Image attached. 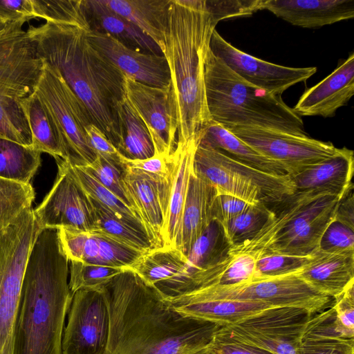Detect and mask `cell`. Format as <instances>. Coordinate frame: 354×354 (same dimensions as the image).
Wrapping results in <instances>:
<instances>
[{
	"label": "cell",
	"mask_w": 354,
	"mask_h": 354,
	"mask_svg": "<svg viewBox=\"0 0 354 354\" xmlns=\"http://www.w3.org/2000/svg\"><path fill=\"white\" fill-rule=\"evenodd\" d=\"M198 145L196 135L186 142L177 141L175 149L167 158L171 189L168 213L161 230L162 246L176 248Z\"/></svg>",
	"instance_id": "22"
},
{
	"label": "cell",
	"mask_w": 354,
	"mask_h": 354,
	"mask_svg": "<svg viewBox=\"0 0 354 354\" xmlns=\"http://www.w3.org/2000/svg\"><path fill=\"white\" fill-rule=\"evenodd\" d=\"M218 23L206 0H171L163 55L175 97L177 141L186 142L212 120L205 86V59Z\"/></svg>",
	"instance_id": "4"
},
{
	"label": "cell",
	"mask_w": 354,
	"mask_h": 354,
	"mask_svg": "<svg viewBox=\"0 0 354 354\" xmlns=\"http://www.w3.org/2000/svg\"><path fill=\"white\" fill-rule=\"evenodd\" d=\"M209 300L255 301L271 307H297L306 309L313 315L327 309L333 302L332 297L314 289L298 274L253 279L232 286H211L169 301L192 303Z\"/></svg>",
	"instance_id": "9"
},
{
	"label": "cell",
	"mask_w": 354,
	"mask_h": 354,
	"mask_svg": "<svg viewBox=\"0 0 354 354\" xmlns=\"http://www.w3.org/2000/svg\"><path fill=\"white\" fill-rule=\"evenodd\" d=\"M297 274L314 289L334 298L354 282V252L329 253L318 249Z\"/></svg>",
	"instance_id": "26"
},
{
	"label": "cell",
	"mask_w": 354,
	"mask_h": 354,
	"mask_svg": "<svg viewBox=\"0 0 354 354\" xmlns=\"http://www.w3.org/2000/svg\"><path fill=\"white\" fill-rule=\"evenodd\" d=\"M69 288L73 294L82 289H101L124 270L70 261Z\"/></svg>",
	"instance_id": "41"
},
{
	"label": "cell",
	"mask_w": 354,
	"mask_h": 354,
	"mask_svg": "<svg viewBox=\"0 0 354 354\" xmlns=\"http://www.w3.org/2000/svg\"><path fill=\"white\" fill-rule=\"evenodd\" d=\"M342 198L326 192L296 191L268 205L271 214L261 230L230 252L247 253L255 259L272 254L310 256L319 249Z\"/></svg>",
	"instance_id": "6"
},
{
	"label": "cell",
	"mask_w": 354,
	"mask_h": 354,
	"mask_svg": "<svg viewBox=\"0 0 354 354\" xmlns=\"http://www.w3.org/2000/svg\"><path fill=\"white\" fill-rule=\"evenodd\" d=\"M150 37L163 53L168 9L171 0H102Z\"/></svg>",
	"instance_id": "29"
},
{
	"label": "cell",
	"mask_w": 354,
	"mask_h": 354,
	"mask_svg": "<svg viewBox=\"0 0 354 354\" xmlns=\"http://www.w3.org/2000/svg\"><path fill=\"white\" fill-rule=\"evenodd\" d=\"M120 162L123 165L129 167L162 177H166L169 174L167 158L156 154L143 160H129L120 156Z\"/></svg>",
	"instance_id": "53"
},
{
	"label": "cell",
	"mask_w": 354,
	"mask_h": 354,
	"mask_svg": "<svg viewBox=\"0 0 354 354\" xmlns=\"http://www.w3.org/2000/svg\"><path fill=\"white\" fill-rule=\"evenodd\" d=\"M310 256L272 254L256 259L253 279H263L299 273L310 261Z\"/></svg>",
	"instance_id": "42"
},
{
	"label": "cell",
	"mask_w": 354,
	"mask_h": 354,
	"mask_svg": "<svg viewBox=\"0 0 354 354\" xmlns=\"http://www.w3.org/2000/svg\"><path fill=\"white\" fill-rule=\"evenodd\" d=\"M263 9L290 24L306 28L354 17V0H263Z\"/></svg>",
	"instance_id": "23"
},
{
	"label": "cell",
	"mask_w": 354,
	"mask_h": 354,
	"mask_svg": "<svg viewBox=\"0 0 354 354\" xmlns=\"http://www.w3.org/2000/svg\"><path fill=\"white\" fill-rule=\"evenodd\" d=\"M101 289L110 321L105 354H194L222 327L177 311L131 269Z\"/></svg>",
	"instance_id": "1"
},
{
	"label": "cell",
	"mask_w": 354,
	"mask_h": 354,
	"mask_svg": "<svg viewBox=\"0 0 354 354\" xmlns=\"http://www.w3.org/2000/svg\"><path fill=\"white\" fill-rule=\"evenodd\" d=\"M91 44L113 64L127 78L160 88L171 86L169 68L163 55L128 48L109 34L87 30Z\"/></svg>",
	"instance_id": "18"
},
{
	"label": "cell",
	"mask_w": 354,
	"mask_h": 354,
	"mask_svg": "<svg viewBox=\"0 0 354 354\" xmlns=\"http://www.w3.org/2000/svg\"><path fill=\"white\" fill-rule=\"evenodd\" d=\"M312 315L301 308H269L223 326L215 334L273 354H298L306 326Z\"/></svg>",
	"instance_id": "11"
},
{
	"label": "cell",
	"mask_w": 354,
	"mask_h": 354,
	"mask_svg": "<svg viewBox=\"0 0 354 354\" xmlns=\"http://www.w3.org/2000/svg\"><path fill=\"white\" fill-rule=\"evenodd\" d=\"M232 133L266 158L281 165L293 177L336 153L330 142L254 127H236Z\"/></svg>",
	"instance_id": "13"
},
{
	"label": "cell",
	"mask_w": 354,
	"mask_h": 354,
	"mask_svg": "<svg viewBox=\"0 0 354 354\" xmlns=\"http://www.w3.org/2000/svg\"><path fill=\"white\" fill-rule=\"evenodd\" d=\"M35 191L30 183L0 177V231L12 224L27 207H31Z\"/></svg>",
	"instance_id": "38"
},
{
	"label": "cell",
	"mask_w": 354,
	"mask_h": 354,
	"mask_svg": "<svg viewBox=\"0 0 354 354\" xmlns=\"http://www.w3.org/2000/svg\"><path fill=\"white\" fill-rule=\"evenodd\" d=\"M39 231L31 207L0 231V354H13L23 278Z\"/></svg>",
	"instance_id": "8"
},
{
	"label": "cell",
	"mask_w": 354,
	"mask_h": 354,
	"mask_svg": "<svg viewBox=\"0 0 354 354\" xmlns=\"http://www.w3.org/2000/svg\"><path fill=\"white\" fill-rule=\"evenodd\" d=\"M120 155L129 160H143L155 154L149 132L127 97L116 107Z\"/></svg>",
	"instance_id": "30"
},
{
	"label": "cell",
	"mask_w": 354,
	"mask_h": 354,
	"mask_svg": "<svg viewBox=\"0 0 354 354\" xmlns=\"http://www.w3.org/2000/svg\"><path fill=\"white\" fill-rule=\"evenodd\" d=\"M270 214L268 205L259 203L221 225L230 246L252 239L263 227Z\"/></svg>",
	"instance_id": "39"
},
{
	"label": "cell",
	"mask_w": 354,
	"mask_h": 354,
	"mask_svg": "<svg viewBox=\"0 0 354 354\" xmlns=\"http://www.w3.org/2000/svg\"><path fill=\"white\" fill-rule=\"evenodd\" d=\"M169 303L175 310L184 315L214 322L222 327L239 322L263 310L273 308L261 302L234 300Z\"/></svg>",
	"instance_id": "32"
},
{
	"label": "cell",
	"mask_w": 354,
	"mask_h": 354,
	"mask_svg": "<svg viewBox=\"0 0 354 354\" xmlns=\"http://www.w3.org/2000/svg\"><path fill=\"white\" fill-rule=\"evenodd\" d=\"M125 97L145 123L151 136L155 154L168 158L177 143V110L171 86L146 85L125 77Z\"/></svg>",
	"instance_id": "17"
},
{
	"label": "cell",
	"mask_w": 354,
	"mask_h": 354,
	"mask_svg": "<svg viewBox=\"0 0 354 354\" xmlns=\"http://www.w3.org/2000/svg\"><path fill=\"white\" fill-rule=\"evenodd\" d=\"M35 92L55 122L67 161L80 166L92 163L97 155L89 144L86 128L93 122L84 103L59 74L46 64Z\"/></svg>",
	"instance_id": "10"
},
{
	"label": "cell",
	"mask_w": 354,
	"mask_h": 354,
	"mask_svg": "<svg viewBox=\"0 0 354 354\" xmlns=\"http://www.w3.org/2000/svg\"><path fill=\"white\" fill-rule=\"evenodd\" d=\"M84 2L71 22L46 21L27 30L44 64L55 70L88 109L93 122L115 147L118 104L125 97V76L89 42Z\"/></svg>",
	"instance_id": "2"
},
{
	"label": "cell",
	"mask_w": 354,
	"mask_h": 354,
	"mask_svg": "<svg viewBox=\"0 0 354 354\" xmlns=\"http://www.w3.org/2000/svg\"><path fill=\"white\" fill-rule=\"evenodd\" d=\"M122 178L131 207L144 224L149 239L156 248L162 247L161 198L169 183V174L162 177L122 165Z\"/></svg>",
	"instance_id": "20"
},
{
	"label": "cell",
	"mask_w": 354,
	"mask_h": 354,
	"mask_svg": "<svg viewBox=\"0 0 354 354\" xmlns=\"http://www.w3.org/2000/svg\"><path fill=\"white\" fill-rule=\"evenodd\" d=\"M256 259L247 253H231L221 261L196 273L191 281L194 291L218 285L232 286L252 280Z\"/></svg>",
	"instance_id": "33"
},
{
	"label": "cell",
	"mask_w": 354,
	"mask_h": 354,
	"mask_svg": "<svg viewBox=\"0 0 354 354\" xmlns=\"http://www.w3.org/2000/svg\"><path fill=\"white\" fill-rule=\"evenodd\" d=\"M84 2L91 29L109 34L131 49L163 55L150 37L133 24L110 9L102 0H84Z\"/></svg>",
	"instance_id": "27"
},
{
	"label": "cell",
	"mask_w": 354,
	"mask_h": 354,
	"mask_svg": "<svg viewBox=\"0 0 354 354\" xmlns=\"http://www.w3.org/2000/svg\"><path fill=\"white\" fill-rule=\"evenodd\" d=\"M93 206L96 230L141 252L156 248L144 232L127 224L99 201L89 196Z\"/></svg>",
	"instance_id": "36"
},
{
	"label": "cell",
	"mask_w": 354,
	"mask_h": 354,
	"mask_svg": "<svg viewBox=\"0 0 354 354\" xmlns=\"http://www.w3.org/2000/svg\"><path fill=\"white\" fill-rule=\"evenodd\" d=\"M254 204L237 197L216 193L212 203V219L223 225L247 211Z\"/></svg>",
	"instance_id": "48"
},
{
	"label": "cell",
	"mask_w": 354,
	"mask_h": 354,
	"mask_svg": "<svg viewBox=\"0 0 354 354\" xmlns=\"http://www.w3.org/2000/svg\"><path fill=\"white\" fill-rule=\"evenodd\" d=\"M206 5L208 10L217 23L225 19L250 16L257 10H263V0H206Z\"/></svg>",
	"instance_id": "46"
},
{
	"label": "cell",
	"mask_w": 354,
	"mask_h": 354,
	"mask_svg": "<svg viewBox=\"0 0 354 354\" xmlns=\"http://www.w3.org/2000/svg\"><path fill=\"white\" fill-rule=\"evenodd\" d=\"M194 172L216 189L251 204L275 203L296 192L292 177L268 174L243 164L222 151L198 145Z\"/></svg>",
	"instance_id": "7"
},
{
	"label": "cell",
	"mask_w": 354,
	"mask_h": 354,
	"mask_svg": "<svg viewBox=\"0 0 354 354\" xmlns=\"http://www.w3.org/2000/svg\"><path fill=\"white\" fill-rule=\"evenodd\" d=\"M186 261V256L178 248L162 246L142 254L130 269L157 288L176 277Z\"/></svg>",
	"instance_id": "34"
},
{
	"label": "cell",
	"mask_w": 354,
	"mask_h": 354,
	"mask_svg": "<svg viewBox=\"0 0 354 354\" xmlns=\"http://www.w3.org/2000/svg\"><path fill=\"white\" fill-rule=\"evenodd\" d=\"M203 351L212 354H273L257 346L216 334Z\"/></svg>",
	"instance_id": "50"
},
{
	"label": "cell",
	"mask_w": 354,
	"mask_h": 354,
	"mask_svg": "<svg viewBox=\"0 0 354 354\" xmlns=\"http://www.w3.org/2000/svg\"><path fill=\"white\" fill-rule=\"evenodd\" d=\"M82 167L99 183L132 209L122 183V165H118L97 156L96 159L92 163Z\"/></svg>",
	"instance_id": "43"
},
{
	"label": "cell",
	"mask_w": 354,
	"mask_h": 354,
	"mask_svg": "<svg viewBox=\"0 0 354 354\" xmlns=\"http://www.w3.org/2000/svg\"><path fill=\"white\" fill-rule=\"evenodd\" d=\"M313 315L306 326L302 339H353L348 337L339 324L333 305Z\"/></svg>",
	"instance_id": "44"
},
{
	"label": "cell",
	"mask_w": 354,
	"mask_h": 354,
	"mask_svg": "<svg viewBox=\"0 0 354 354\" xmlns=\"http://www.w3.org/2000/svg\"><path fill=\"white\" fill-rule=\"evenodd\" d=\"M70 168L74 178L88 196L99 201L127 224L148 236L144 224L131 208L99 183L82 166L70 163Z\"/></svg>",
	"instance_id": "37"
},
{
	"label": "cell",
	"mask_w": 354,
	"mask_h": 354,
	"mask_svg": "<svg viewBox=\"0 0 354 354\" xmlns=\"http://www.w3.org/2000/svg\"><path fill=\"white\" fill-rule=\"evenodd\" d=\"M6 24H7L2 21V19L0 18V31L6 27Z\"/></svg>",
	"instance_id": "55"
},
{
	"label": "cell",
	"mask_w": 354,
	"mask_h": 354,
	"mask_svg": "<svg viewBox=\"0 0 354 354\" xmlns=\"http://www.w3.org/2000/svg\"><path fill=\"white\" fill-rule=\"evenodd\" d=\"M0 18L5 23L35 19L31 0H0Z\"/></svg>",
	"instance_id": "52"
},
{
	"label": "cell",
	"mask_w": 354,
	"mask_h": 354,
	"mask_svg": "<svg viewBox=\"0 0 354 354\" xmlns=\"http://www.w3.org/2000/svg\"><path fill=\"white\" fill-rule=\"evenodd\" d=\"M337 319L350 338L354 337V282L333 298Z\"/></svg>",
	"instance_id": "49"
},
{
	"label": "cell",
	"mask_w": 354,
	"mask_h": 354,
	"mask_svg": "<svg viewBox=\"0 0 354 354\" xmlns=\"http://www.w3.org/2000/svg\"><path fill=\"white\" fill-rule=\"evenodd\" d=\"M41 152L0 137V177L30 183L41 164Z\"/></svg>",
	"instance_id": "35"
},
{
	"label": "cell",
	"mask_w": 354,
	"mask_h": 354,
	"mask_svg": "<svg viewBox=\"0 0 354 354\" xmlns=\"http://www.w3.org/2000/svg\"><path fill=\"white\" fill-rule=\"evenodd\" d=\"M353 151L338 149L325 159L292 177L296 191L326 192L343 198L353 189Z\"/></svg>",
	"instance_id": "24"
},
{
	"label": "cell",
	"mask_w": 354,
	"mask_h": 354,
	"mask_svg": "<svg viewBox=\"0 0 354 354\" xmlns=\"http://www.w3.org/2000/svg\"><path fill=\"white\" fill-rule=\"evenodd\" d=\"M55 159L58 167L56 180L41 204L33 210L38 229L71 227L95 231L89 196L72 174L70 163L61 158Z\"/></svg>",
	"instance_id": "14"
},
{
	"label": "cell",
	"mask_w": 354,
	"mask_h": 354,
	"mask_svg": "<svg viewBox=\"0 0 354 354\" xmlns=\"http://www.w3.org/2000/svg\"><path fill=\"white\" fill-rule=\"evenodd\" d=\"M216 194L214 186L193 170L189 178L176 245L185 256L213 221L212 203Z\"/></svg>",
	"instance_id": "25"
},
{
	"label": "cell",
	"mask_w": 354,
	"mask_h": 354,
	"mask_svg": "<svg viewBox=\"0 0 354 354\" xmlns=\"http://www.w3.org/2000/svg\"><path fill=\"white\" fill-rule=\"evenodd\" d=\"M195 135L200 146L219 150L237 161L268 174H288L281 165L259 153L214 121Z\"/></svg>",
	"instance_id": "28"
},
{
	"label": "cell",
	"mask_w": 354,
	"mask_h": 354,
	"mask_svg": "<svg viewBox=\"0 0 354 354\" xmlns=\"http://www.w3.org/2000/svg\"><path fill=\"white\" fill-rule=\"evenodd\" d=\"M25 22L8 23L0 31V97L20 100L30 96L44 71L35 40L22 28Z\"/></svg>",
	"instance_id": "12"
},
{
	"label": "cell",
	"mask_w": 354,
	"mask_h": 354,
	"mask_svg": "<svg viewBox=\"0 0 354 354\" xmlns=\"http://www.w3.org/2000/svg\"><path fill=\"white\" fill-rule=\"evenodd\" d=\"M319 249L329 253L354 252V230L333 221L323 233Z\"/></svg>",
	"instance_id": "45"
},
{
	"label": "cell",
	"mask_w": 354,
	"mask_h": 354,
	"mask_svg": "<svg viewBox=\"0 0 354 354\" xmlns=\"http://www.w3.org/2000/svg\"><path fill=\"white\" fill-rule=\"evenodd\" d=\"M298 354H354V339H302Z\"/></svg>",
	"instance_id": "47"
},
{
	"label": "cell",
	"mask_w": 354,
	"mask_h": 354,
	"mask_svg": "<svg viewBox=\"0 0 354 354\" xmlns=\"http://www.w3.org/2000/svg\"><path fill=\"white\" fill-rule=\"evenodd\" d=\"M354 94V53L316 85L306 90L293 110L299 116L332 118Z\"/></svg>",
	"instance_id": "21"
},
{
	"label": "cell",
	"mask_w": 354,
	"mask_h": 354,
	"mask_svg": "<svg viewBox=\"0 0 354 354\" xmlns=\"http://www.w3.org/2000/svg\"><path fill=\"white\" fill-rule=\"evenodd\" d=\"M204 66L206 102L212 121L226 129L254 127L309 136L301 117L281 95L269 93L243 80L209 47Z\"/></svg>",
	"instance_id": "5"
},
{
	"label": "cell",
	"mask_w": 354,
	"mask_h": 354,
	"mask_svg": "<svg viewBox=\"0 0 354 354\" xmlns=\"http://www.w3.org/2000/svg\"><path fill=\"white\" fill-rule=\"evenodd\" d=\"M86 132L89 144L97 156L122 165L117 149L96 125L91 123L86 128Z\"/></svg>",
	"instance_id": "51"
},
{
	"label": "cell",
	"mask_w": 354,
	"mask_h": 354,
	"mask_svg": "<svg viewBox=\"0 0 354 354\" xmlns=\"http://www.w3.org/2000/svg\"><path fill=\"white\" fill-rule=\"evenodd\" d=\"M57 230L69 261L127 270L144 254L97 231L86 232L71 227Z\"/></svg>",
	"instance_id": "19"
},
{
	"label": "cell",
	"mask_w": 354,
	"mask_h": 354,
	"mask_svg": "<svg viewBox=\"0 0 354 354\" xmlns=\"http://www.w3.org/2000/svg\"><path fill=\"white\" fill-rule=\"evenodd\" d=\"M0 137L32 147V135L20 100L0 97Z\"/></svg>",
	"instance_id": "40"
},
{
	"label": "cell",
	"mask_w": 354,
	"mask_h": 354,
	"mask_svg": "<svg viewBox=\"0 0 354 354\" xmlns=\"http://www.w3.org/2000/svg\"><path fill=\"white\" fill-rule=\"evenodd\" d=\"M68 263L58 230H39L23 278L13 354H62L65 319L73 296Z\"/></svg>",
	"instance_id": "3"
},
{
	"label": "cell",
	"mask_w": 354,
	"mask_h": 354,
	"mask_svg": "<svg viewBox=\"0 0 354 354\" xmlns=\"http://www.w3.org/2000/svg\"><path fill=\"white\" fill-rule=\"evenodd\" d=\"M194 354H212V353H207V352L202 350V351H199L198 353H196Z\"/></svg>",
	"instance_id": "56"
},
{
	"label": "cell",
	"mask_w": 354,
	"mask_h": 354,
	"mask_svg": "<svg viewBox=\"0 0 354 354\" xmlns=\"http://www.w3.org/2000/svg\"><path fill=\"white\" fill-rule=\"evenodd\" d=\"M20 104L30 129L32 147L41 153L67 161V154L55 122L37 93L20 100Z\"/></svg>",
	"instance_id": "31"
},
{
	"label": "cell",
	"mask_w": 354,
	"mask_h": 354,
	"mask_svg": "<svg viewBox=\"0 0 354 354\" xmlns=\"http://www.w3.org/2000/svg\"><path fill=\"white\" fill-rule=\"evenodd\" d=\"M335 221L354 230V195L351 189L339 202L335 215Z\"/></svg>",
	"instance_id": "54"
},
{
	"label": "cell",
	"mask_w": 354,
	"mask_h": 354,
	"mask_svg": "<svg viewBox=\"0 0 354 354\" xmlns=\"http://www.w3.org/2000/svg\"><path fill=\"white\" fill-rule=\"evenodd\" d=\"M109 313L102 289H82L73 296L64 327L62 354H105Z\"/></svg>",
	"instance_id": "15"
},
{
	"label": "cell",
	"mask_w": 354,
	"mask_h": 354,
	"mask_svg": "<svg viewBox=\"0 0 354 354\" xmlns=\"http://www.w3.org/2000/svg\"><path fill=\"white\" fill-rule=\"evenodd\" d=\"M209 49L243 80L274 95H281L292 86L306 82L317 72L316 67H288L254 57L233 46L216 29L211 36Z\"/></svg>",
	"instance_id": "16"
}]
</instances>
